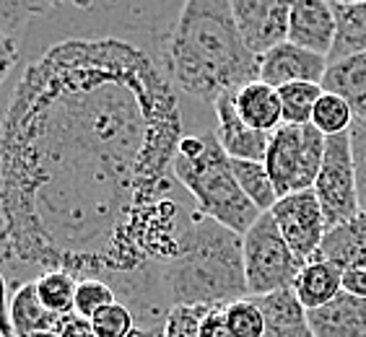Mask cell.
<instances>
[{
	"label": "cell",
	"instance_id": "obj_25",
	"mask_svg": "<svg viewBox=\"0 0 366 337\" xmlns=\"http://www.w3.org/2000/svg\"><path fill=\"white\" fill-rule=\"evenodd\" d=\"M226 324L232 337H262L265 335V316L262 309L257 306L254 298L244 296L239 301H232L224 306Z\"/></svg>",
	"mask_w": 366,
	"mask_h": 337
},
{
	"label": "cell",
	"instance_id": "obj_16",
	"mask_svg": "<svg viewBox=\"0 0 366 337\" xmlns=\"http://www.w3.org/2000/svg\"><path fill=\"white\" fill-rule=\"evenodd\" d=\"M315 260L332 262L340 270L366 265V213L361 211L353 221L325 233Z\"/></svg>",
	"mask_w": 366,
	"mask_h": 337
},
{
	"label": "cell",
	"instance_id": "obj_3",
	"mask_svg": "<svg viewBox=\"0 0 366 337\" xmlns=\"http://www.w3.org/2000/svg\"><path fill=\"white\" fill-rule=\"evenodd\" d=\"M169 306H226L247 296L242 236L192 208L179 252L164 267Z\"/></svg>",
	"mask_w": 366,
	"mask_h": 337
},
{
	"label": "cell",
	"instance_id": "obj_23",
	"mask_svg": "<svg viewBox=\"0 0 366 337\" xmlns=\"http://www.w3.org/2000/svg\"><path fill=\"white\" fill-rule=\"evenodd\" d=\"M281 99V117L283 125H310L315 104L322 96L320 84H289L275 89Z\"/></svg>",
	"mask_w": 366,
	"mask_h": 337
},
{
	"label": "cell",
	"instance_id": "obj_22",
	"mask_svg": "<svg viewBox=\"0 0 366 337\" xmlns=\"http://www.w3.org/2000/svg\"><path fill=\"white\" fill-rule=\"evenodd\" d=\"M34 288L39 301L47 311H52L55 316L71 314L76 306V288L78 281L65 270H49L42 273L39 278H34Z\"/></svg>",
	"mask_w": 366,
	"mask_h": 337
},
{
	"label": "cell",
	"instance_id": "obj_31",
	"mask_svg": "<svg viewBox=\"0 0 366 337\" xmlns=\"http://www.w3.org/2000/svg\"><path fill=\"white\" fill-rule=\"evenodd\" d=\"M197 337H232L224 306H208V311L200 319V327H197Z\"/></svg>",
	"mask_w": 366,
	"mask_h": 337
},
{
	"label": "cell",
	"instance_id": "obj_37",
	"mask_svg": "<svg viewBox=\"0 0 366 337\" xmlns=\"http://www.w3.org/2000/svg\"><path fill=\"white\" fill-rule=\"evenodd\" d=\"M0 337H3V335H0Z\"/></svg>",
	"mask_w": 366,
	"mask_h": 337
},
{
	"label": "cell",
	"instance_id": "obj_32",
	"mask_svg": "<svg viewBox=\"0 0 366 337\" xmlns=\"http://www.w3.org/2000/svg\"><path fill=\"white\" fill-rule=\"evenodd\" d=\"M55 332L57 337H97L92 330V322L84 319V316H78L76 311L60 316L55 324Z\"/></svg>",
	"mask_w": 366,
	"mask_h": 337
},
{
	"label": "cell",
	"instance_id": "obj_28",
	"mask_svg": "<svg viewBox=\"0 0 366 337\" xmlns=\"http://www.w3.org/2000/svg\"><path fill=\"white\" fill-rule=\"evenodd\" d=\"M117 301V296L114 291L107 286L104 281H78V288H76V311L78 316H84V319H92L97 311H102L104 306H112Z\"/></svg>",
	"mask_w": 366,
	"mask_h": 337
},
{
	"label": "cell",
	"instance_id": "obj_26",
	"mask_svg": "<svg viewBox=\"0 0 366 337\" xmlns=\"http://www.w3.org/2000/svg\"><path fill=\"white\" fill-rule=\"evenodd\" d=\"M55 6L44 3H29V0H0V31L19 39L29 21H34L36 16L47 14Z\"/></svg>",
	"mask_w": 366,
	"mask_h": 337
},
{
	"label": "cell",
	"instance_id": "obj_7",
	"mask_svg": "<svg viewBox=\"0 0 366 337\" xmlns=\"http://www.w3.org/2000/svg\"><path fill=\"white\" fill-rule=\"evenodd\" d=\"M322 208L327 231L348 223L359 216V192H356V166H353L351 138L348 133L332 135L325 143V159L312 187Z\"/></svg>",
	"mask_w": 366,
	"mask_h": 337
},
{
	"label": "cell",
	"instance_id": "obj_21",
	"mask_svg": "<svg viewBox=\"0 0 366 337\" xmlns=\"http://www.w3.org/2000/svg\"><path fill=\"white\" fill-rule=\"evenodd\" d=\"M232 171L237 176V184L247 195V200L260 213H270L278 203V192L268 176V168L262 161H232Z\"/></svg>",
	"mask_w": 366,
	"mask_h": 337
},
{
	"label": "cell",
	"instance_id": "obj_10",
	"mask_svg": "<svg viewBox=\"0 0 366 337\" xmlns=\"http://www.w3.org/2000/svg\"><path fill=\"white\" fill-rule=\"evenodd\" d=\"M327 71V57L315 55L310 49L283 42L260 57V81L270 89H281L289 84H320Z\"/></svg>",
	"mask_w": 366,
	"mask_h": 337
},
{
	"label": "cell",
	"instance_id": "obj_35",
	"mask_svg": "<svg viewBox=\"0 0 366 337\" xmlns=\"http://www.w3.org/2000/svg\"><path fill=\"white\" fill-rule=\"evenodd\" d=\"M0 335L14 337L11 330V303H8V278L0 270Z\"/></svg>",
	"mask_w": 366,
	"mask_h": 337
},
{
	"label": "cell",
	"instance_id": "obj_9",
	"mask_svg": "<svg viewBox=\"0 0 366 337\" xmlns=\"http://www.w3.org/2000/svg\"><path fill=\"white\" fill-rule=\"evenodd\" d=\"M232 14L242 42L254 57L289 42L291 3L286 0H232Z\"/></svg>",
	"mask_w": 366,
	"mask_h": 337
},
{
	"label": "cell",
	"instance_id": "obj_17",
	"mask_svg": "<svg viewBox=\"0 0 366 337\" xmlns=\"http://www.w3.org/2000/svg\"><path fill=\"white\" fill-rule=\"evenodd\" d=\"M265 316V335L262 337H315L307 322V311L296 301L294 291L254 298Z\"/></svg>",
	"mask_w": 366,
	"mask_h": 337
},
{
	"label": "cell",
	"instance_id": "obj_12",
	"mask_svg": "<svg viewBox=\"0 0 366 337\" xmlns=\"http://www.w3.org/2000/svg\"><path fill=\"white\" fill-rule=\"evenodd\" d=\"M289 42L315 55L327 57L335 44V14L327 0H296L291 3Z\"/></svg>",
	"mask_w": 366,
	"mask_h": 337
},
{
	"label": "cell",
	"instance_id": "obj_8",
	"mask_svg": "<svg viewBox=\"0 0 366 337\" xmlns=\"http://www.w3.org/2000/svg\"><path fill=\"white\" fill-rule=\"evenodd\" d=\"M270 216L296 260L307 265L317 257L320 244L327 233V223H325L322 208H320L315 192L307 190L278 197Z\"/></svg>",
	"mask_w": 366,
	"mask_h": 337
},
{
	"label": "cell",
	"instance_id": "obj_18",
	"mask_svg": "<svg viewBox=\"0 0 366 337\" xmlns=\"http://www.w3.org/2000/svg\"><path fill=\"white\" fill-rule=\"evenodd\" d=\"M320 86L325 94L345 99L351 104V112L366 109V55H351L327 63Z\"/></svg>",
	"mask_w": 366,
	"mask_h": 337
},
{
	"label": "cell",
	"instance_id": "obj_11",
	"mask_svg": "<svg viewBox=\"0 0 366 337\" xmlns=\"http://www.w3.org/2000/svg\"><path fill=\"white\" fill-rule=\"evenodd\" d=\"M213 112H216V138L232 161H262L265 159L270 135L257 133L242 122V117L237 114V104H234V94H221L213 101Z\"/></svg>",
	"mask_w": 366,
	"mask_h": 337
},
{
	"label": "cell",
	"instance_id": "obj_4",
	"mask_svg": "<svg viewBox=\"0 0 366 337\" xmlns=\"http://www.w3.org/2000/svg\"><path fill=\"white\" fill-rule=\"evenodd\" d=\"M172 174L195 200L197 213L244 236L262 216L254 208L232 171V159L221 148L216 133L182 135Z\"/></svg>",
	"mask_w": 366,
	"mask_h": 337
},
{
	"label": "cell",
	"instance_id": "obj_34",
	"mask_svg": "<svg viewBox=\"0 0 366 337\" xmlns=\"http://www.w3.org/2000/svg\"><path fill=\"white\" fill-rule=\"evenodd\" d=\"M343 291L356 298H366V265L343 270Z\"/></svg>",
	"mask_w": 366,
	"mask_h": 337
},
{
	"label": "cell",
	"instance_id": "obj_13",
	"mask_svg": "<svg viewBox=\"0 0 366 337\" xmlns=\"http://www.w3.org/2000/svg\"><path fill=\"white\" fill-rule=\"evenodd\" d=\"M315 337H366V298L340 291L327 306L307 311Z\"/></svg>",
	"mask_w": 366,
	"mask_h": 337
},
{
	"label": "cell",
	"instance_id": "obj_14",
	"mask_svg": "<svg viewBox=\"0 0 366 337\" xmlns=\"http://www.w3.org/2000/svg\"><path fill=\"white\" fill-rule=\"evenodd\" d=\"M294 296L304 311L322 309L343 291V270L332 262L310 260L299 270L294 281Z\"/></svg>",
	"mask_w": 366,
	"mask_h": 337
},
{
	"label": "cell",
	"instance_id": "obj_1",
	"mask_svg": "<svg viewBox=\"0 0 366 337\" xmlns=\"http://www.w3.org/2000/svg\"><path fill=\"white\" fill-rule=\"evenodd\" d=\"M179 94L120 36L49 44L0 122V270L14 291L49 270L97 281L127 216L169 197Z\"/></svg>",
	"mask_w": 366,
	"mask_h": 337
},
{
	"label": "cell",
	"instance_id": "obj_5",
	"mask_svg": "<svg viewBox=\"0 0 366 337\" xmlns=\"http://www.w3.org/2000/svg\"><path fill=\"white\" fill-rule=\"evenodd\" d=\"M325 138L312 125H281L270 133L268 151H265V168L278 197L307 192L315 187L325 159Z\"/></svg>",
	"mask_w": 366,
	"mask_h": 337
},
{
	"label": "cell",
	"instance_id": "obj_15",
	"mask_svg": "<svg viewBox=\"0 0 366 337\" xmlns=\"http://www.w3.org/2000/svg\"><path fill=\"white\" fill-rule=\"evenodd\" d=\"M234 104H237V114L242 117V122L257 133L270 135L283 125L278 91L262 81L242 86L239 91L234 94Z\"/></svg>",
	"mask_w": 366,
	"mask_h": 337
},
{
	"label": "cell",
	"instance_id": "obj_30",
	"mask_svg": "<svg viewBox=\"0 0 366 337\" xmlns=\"http://www.w3.org/2000/svg\"><path fill=\"white\" fill-rule=\"evenodd\" d=\"M205 311L208 306H174L164 322V337H197Z\"/></svg>",
	"mask_w": 366,
	"mask_h": 337
},
{
	"label": "cell",
	"instance_id": "obj_24",
	"mask_svg": "<svg viewBox=\"0 0 366 337\" xmlns=\"http://www.w3.org/2000/svg\"><path fill=\"white\" fill-rule=\"evenodd\" d=\"M351 122H353L351 104L345 99L322 91L320 101L315 104V112H312V125L317 127L325 138H332V135L348 133Z\"/></svg>",
	"mask_w": 366,
	"mask_h": 337
},
{
	"label": "cell",
	"instance_id": "obj_6",
	"mask_svg": "<svg viewBox=\"0 0 366 337\" xmlns=\"http://www.w3.org/2000/svg\"><path fill=\"white\" fill-rule=\"evenodd\" d=\"M242 262L249 298L291 291L296 275L304 267L286 246L270 213H262L242 236Z\"/></svg>",
	"mask_w": 366,
	"mask_h": 337
},
{
	"label": "cell",
	"instance_id": "obj_19",
	"mask_svg": "<svg viewBox=\"0 0 366 337\" xmlns=\"http://www.w3.org/2000/svg\"><path fill=\"white\" fill-rule=\"evenodd\" d=\"M335 14V44L327 63L351 55H366V0L364 3H340L330 0Z\"/></svg>",
	"mask_w": 366,
	"mask_h": 337
},
{
	"label": "cell",
	"instance_id": "obj_29",
	"mask_svg": "<svg viewBox=\"0 0 366 337\" xmlns=\"http://www.w3.org/2000/svg\"><path fill=\"white\" fill-rule=\"evenodd\" d=\"M351 154L353 166H356V192H359V208L366 213V109L353 112L351 130Z\"/></svg>",
	"mask_w": 366,
	"mask_h": 337
},
{
	"label": "cell",
	"instance_id": "obj_36",
	"mask_svg": "<svg viewBox=\"0 0 366 337\" xmlns=\"http://www.w3.org/2000/svg\"><path fill=\"white\" fill-rule=\"evenodd\" d=\"M29 337H57L55 330H44V332H34V335H29Z\"/></svg>",
	"mask_w": 366,
	"mask_h": 337
},
{
	"label": "cell",
	"instance_id": "obj_33",
	"mask_svg": "<svg viewBox=\"0 0 366 337\" xmlns=\"http://www.w3.org/2000/svg\"><path fill=\"white\" fill-rule=\"evenodd\" d=\"M19 39L8 36L0 31V86L6 84V78L14 73V68L19 65Z\"/></svg>",
	"mask_w": 366,
	"mask_h": 337
},
{
	"label": "cell",
	"instance_id": "obj_27",
	"mask_svg": "<svg viewBox=\"0 0 366 337\" xmlns=\"http://www.w3.org/2000/svg\"><path fill=\"white\" fill-rule=\"evenodd\" d=\"M97 337H130L135 332V316L125 303L114 301L89 319Z\"/></svg>",
	"mask_w": 366,
	"mask_h": 337
},
{
	"label": "cell",
	"instance_id": "obj_2",
	"mask_svg": "<svg viewBox=\"0 0 366 337\" xmlns=\"http://www.w3.org/2000/svg\"><path fill=\"white\" fill-rule=\"evenodd\" d=\"M164 73L177 91L208 104L260 81V57L242 42L232 0L184 3L167 42Z\"/></svg>",
	"mask_w": 366,
	"mask_h": 337
},
{
	"label": "cell",
	"instance_id": "obj_20",
	"mask_svg": "<svg viewBox=\"0 0 366 337\" xmlns=\"http://www.w3.org/2000/svg\"><path fill=\"white\" fill-rule=\"evenodd\" d=\"M60 316H55L52 311H47L39 301L34 288V281L19 286L11 298V330L14 337H29L34 332L55 330V324Z\"/></svg>",
	"mask_w": 366,
	"mask_h": 337
}]
</instances>
